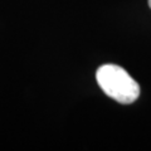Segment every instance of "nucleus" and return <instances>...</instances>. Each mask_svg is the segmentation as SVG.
<instances>
[{"label": "nucleus", "instance_id": "nucleus-1", "mask_svg": "<svg viewBox=\"0 0 151 151\" xmlns=\"http://www.w3.org/2000/svg\"><path fill=\"white\" fill-rule=\"evenodd\" d=\"M96 79L108 97L122 105H131L140 96L139 83L120 65H101L96 72Z\"/></svg>", "mask_w": 151, "mask_h": 151}, {"label": "nucleus", "instance_id": "nucleus-2", "mask_svg": "<svg viewBox=\"0 0 151 151\" xmlns=\"http://www.w3.org/2000/svg\"><path fill=\"white\" fill-rule=\"evenodd\" d=\"M149 6L151 8V0H149Z\"/></svg>", "mask_w": 151, "mask_h": 151}]
</instances>
